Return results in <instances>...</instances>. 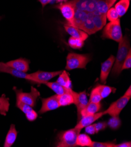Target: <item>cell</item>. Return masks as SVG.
I'll return each instance as SVG.
<instances>
[{
	"label": "cell",
	"mask_w": 131,
	"mask_h": 147,
	"mask_svg": "<svg viewBox=\"0 0 131 147\" xmlns=\"http://www.w3.org/2000/svg\"><path fill=\"white\" fill-rule=\"evenodd\" d=\"M104 115H105V111L98 112L94 114L82 117L81 119H80V121L75 125V128L78 129H80L81 131L82 128H85V127L88 126L90 124H93L95 121H96L97 120L100 119V117H102Z\"/></svg>",
	"instance_id": "11"
},
{
	"label": "cell",
	"mask_w": 131,
	"mask_h": 147,
	"mask_svg": "<svg viewBox=\"0 0 131 147\" xmlns=\"http://www.w3.org/2000/svg\"><path fill=\"white\" fill-rule=\"evenodd\" d=\"M30 61L25 58H19L5 63L7 65L18 71L26 73L30 69Z\"/></svg>",
	"instance_id": "13"
},
{
	"label": "cell",
	"mask_w": 131,
	"mask_h": 147,
	"mask_svg": "<svg viewBox=\"0 0 131 147\" xmlns=\"http://www.w3.org/2000/svg\"><path fill=\"white\" fill-rule=\"evenodd\" d=\"M42 107L38 113L44 114L48 111L54 110L60 107L58 100V95L55 94L45 98H41Z\"/></svg>",
	"instance_id": "9"
},
{
	"label": "cell",
	"mask_w": 131,
	"mask_h": 147,
	"mask_svg": "<svg viewBox=\"0 0 131 147\" xmlns=\"http://www.w3.org/2000/svg\"><path fill=\"white\" fill-rule=\"evenodd\" d=\"M130 49V42L127 35L123 36L122 40L119 42V48L116 55L114 65L112 68V75L113 76H119L122 72V66L125 58Z\"/></svg>",
	"instance_id": "1"
},
{
	"label": "cell",
	"mask_w": 131,
	"mask_h": 147,
	"mask_svg": "<svg viewBox=\"0 0 131 147\" xmlns=\"http://www.w3.org/2000/svg\"><path fill=\"white\" fill-rule=\"evenodd\" d=\"M77 93V92L72 90L70 93H67L61 95H58V100L60 107L69 106L71 105L74 104L75 97Z\"/></svg>",
	"instance_id": "16"
},
{
	"label": "cell",
	"mask_w": 131,
	"mask_h": 147,
	"mask_svg": "<svg viewBox=\"0 0 131 147\" xmlns=\"http://www.w3.org/2000/svg\"><path fill=\"white\" fill-rule=\"evenodd\" d=\"M54 7L61 11L63 17L67 20V24L72 26L74 25L75 8L72 1L61 3Z\"/></svg>",
	"instance_id": "6"
},
{
	"label": "cell",
	"mask_w": 131,
	"mask_h": 147,
	"mask_svg": "<svg viewBox=\"0 0 131 147\" xmlns=\"http://www.w3.org/2000/svg\"><path fill=\"white\" fill-rule=\"evenodd\" d=\"M115 143L114 142H96L92 141L90 147H115Z\"/></svg>",
	"instance_id": "30"
},
{
	"label": "cell",
	"mask_w": 131,
	"mask_h": 147,
	"mask_svg": "<svg viewBox=\"0 0 131 147\" xmlns=\"http://www.w3.org/2000/svg\"><path fill=\"white\" fill-rule=\"evenodd\" d=\"M0 20H1V17H0Z\"/></svg>",
	"instance_id": "38"
},
{
	"label": "cell",
	"mask_w": 131,
	"mask_h": 147,
	"mask_svg": "<svg viewBox=\"0 0 131 147\" xmlns=\"http://www.w3.org/2000/svg\"><path fill=\"white\" fill-rule=\"evenodd\" d=\"M101 107L102 106L100 102H99V103H94V102H88L87 105L82 110L81 112V117H82L85 115L95 114L99 112L101 109Z\"/></svg>",
	"instance_id": "19"
},
{
	"label": "cell",
	"mask_w": 131,
	"mask_h": 147,
	"mask_svg": "<svg viewBox=\"0 0 131 147\" xmlns=\"http://www.w3.org/2000/svg\"><path fill=\"white\" fill-rule=\"evenodd\" d=\"M10 108L9 98L6 97L5 94H3L0 97V114L3 115H6Z\"/></svg>",
	"instance_id": "24"
},
{
	"label": "cell",
	"mask_w": 131,
	"mask_h": 147,
	"mask_svg": "<svg viewBox=\"0 0 131 147\" xmlns=\"http://www.w3.org/2000/svg\"><path fill=\"white\" fill-rule=\"evenodd\" d=\"M101 38L112 39L119 42L123 38L120 20L118 19L113 22H109L107 24L104 28Z\"/></svg>",
	"instance_id": "4"
},
{
	"label": "cell",
	"mask_w": 131,
	"mask_h": 147,
	"mask_svg": "<svg viewBox=\"0 0 131 147\" xmlns=\"http://www.w3.org/2000/svg\"><path fill=\"white\" fill-rule=\"evenodd\" d=\"M124 95L126 96H128V97H131V87H130V86L129 87V88L128 89V90H126V92H125V93L124 94Z\"/></svg>",
	"instance_id": "37"
},
{
	"label": "cell",
	"mask_w": 131,
	"mask_h": 147,
	"mask_svg": "<svg viewBox=\"0 0 131 147\" xmlns=\"http://www.w3.org/2000/svg\"><path fill=\"white\" fill-rule=\"evenodd\" d=\"M43 84H45L49 88H50V89L52 91H54L57 95H61L64 93H70L72 91V89H68V88H67L61 85L56 82H45Z\"/></svg>",
	"instance_id": "18"
},
{
	"label": "cell",
	"mask_w": 131,
	"mask_h": 147,
	"mask_svg": "<svg viewBox=\"0 0 131 147\" xmlns=\"http://www.w3.org/2000/svg\"><path fill=\"white\" fill-rule=\"evenodd\" d=\"M131 146V142H124L119 144H115V147H130Z\"/></svg>",
	"instance_id": "35"
},
{
	"label": "cell",
	"mask_w": 131,
	"mask_h": 147,
	"mask_svg": "<svg viewBox=\"0 0 131 147\" xmlns=\"http://www.w3.org/2000/svg\"><path fill=\"white\" fill-rule=\"evenodd\" d=\"M102 100V98L100 96L98 91L96 88H94L90 94V98L89 102H94V103H99Z\"/></svg>",
	"instance_id": "28"
},
{
	"label": "cell",
	"mask_w": 131,
	"mask_h": 147,
	"mask_svg": "<svg viewBox=\"0 0 131 147\" xmlns=\"http://www.w3.org/2000/svg\"><path fill=\"white\" fill-rule=\"evenodd\" d=\"M92 141L91 138L85 134H79L76 140V146H90Z\"/></svg>",
	"instance_id": "23"
},
{
	"label": "cell",
	"mask_w": 131,
	"mask_h": 147,
	"mask_svg": "<svg viewBox=\"0 0 131 147\" xmlns=\"http://www.w3.org/2000/svg\"><path fill=\"white\" fill-rule=\"evenodd\" d=\"M14 90L16 93L17 100H19L32 107L35 106L37 100L40 96L39 92L36 88L31 86L30 93L23 92L22 89H17L16 87H14Z\"/></svg>",
	"instance_id": "5"
},
{
	"label": "cell",
	"mask_w": 131,
	"mask_h": 147,
	"mask_svg": "<svg viewBox=\"0 0 131 147\" xmlns=\"http://www.w3.org/2000/svg\"><path fill=\"white\" fill-rule=\"evenodd\" d=\"M25 116H26V119L28 121H35L37 119L38 114H37V113L35 110H32L31 111H29L28 113L25 114Z\"/></svg>",
	"instance_id": "32"
},
{
	"label": "cell",
	"mask_w": 131,
	"mask_h": 147,
	"mask_svg": "<svg viewBox=\"0 0 131 147\" xmlns=\"http://www.w3.org/2000/svg\"><path fill=\"white\" fill-rule=\"evenodd\" d=\"M130 99V97L124 95L122 97L112 102L108 109L104 111L105 114H109L111 117L119 116V114L126 106Z\"/></svg>",
	"instance_id": "8"
},
{
	"label": "cell",
	"mask_w": 131,
	"mask_h": 147,
	"mask_svg": "<svg viewBox=\"0 0 131 147\" xmlns=\"http://www.w3.org/2000/svg\"><path fill=\"white\" fill-rule=\"evenodd\" d=\"M115 57L113 55L110 56L107 61L101 64V70L100 74V81L102 83L106 84L108 77L112 70Z\"/></svg>",
	"instance_id": "10"
},
{
	"label": "cell",
	"mask_w": 131,
	"mask_h": 147,
	"mask_svg": "<svg viewBox=\"0 0 131 147\" xmlns=\"http://www.w3.org/2000/svg\"><path fill=\"white\" fill-rule=\"evenodd\" d=\"M130 4V0H120L115 6V9L117 12L119 17L124 16L127 12Z\"/></svg>",
	"instance_id": "20"
},
{
	"label": "cell",
	"mask_w": 131,
	"mask_h": 147,
	"mask_svg": "<svg viewBox=\"0 0 131 147\" xmlns=\"http://www.w3.org/2000/svg\"><path fill=\"white\" fill-rule=\"evenodd\" d=\"M64 26L66 32L72 37L82 39L83 41L86 40L87 38H88V34L75 26L71 25L67 23L65 24Z\"/></svg>",
	"instance_id": "15"
},
{
	"label": "cell",
	"mask_w": 131,
	"mask_h": 147,
	"mask_svg": "<svg viewBox=\"0 0 131 147\" xmlns=\"http://www.w3.org/2000/svg\"><path fill=\"white\" fill-rule=\"evenodd\" d=\"M131 67V49L129 51V52L122 66V70L125 69H129Z\"/></svg>",
	"instance_id": "31"
},
{
	"label": "cell",
	"mask_w": 131,
	"mask_h": 147,
	"mask_svg": "<svg viewBox=\"0 0 131 147\" xmlns=\"http://www.w3.org/2000/svg\"><path fill=\"white\" fill-rule=\"evenodd\" d=\"M0 73H5L8 74L16 77L18 78L25 79L27 80L30 81V77L29 74H26V73L18 71L13 67L7 65L5 63L0 62Z\"/></svg>",
	"instance_id": "12"
},
{
	"label": "cell",
	"mask_w": 131,
	"mask_h": 147,
	"mask_svg": "<svg viewBox=\"0 0 131 147\" xmlns=\"http://www.w3.org/2000/svg\"><path fill=\"white\" fill-rule=\"evenodd\" d=\"M80 129L76 128L61 131L58 135L57 147H74L76 146V140L80 133Z\"/></svg>",
	"instance_id": "3"
},
{
	"label": "cell",
	"mask_w": 131,
	"mask_h": 147,
	"mask_svg": "<svg viewBox=\"0 0 131 147\" xmlns=\"http://www.w3.org/2000/svg\"><path fill=\"white\" fill-rule=\"evenodd\" d=\"M56 82L67 88H68V89H72L71 80L68 73L65 70H62L59 75V77H58Z\"/></svg>",
	"instance_id": "21"
},
{
	"label": "cell",
	"mask_w": 131,
	"mask_h": 147,
	"mask_svg": "<svg viewBox=\"0 0 131 147\" xmlns=\"http://www.w3.org/2000/svg\"><path fill=\"white\" fill-rule=\"evenodd\" d=\"M16 106L20 110H21L25 114H26L27 113H28L29 111H30L32 110H33L32 107H31L30 106H29L26 104L24 103V102H22L19 100H17V101H16Z\"/></svg>",
	"instance_id": "29"
},
{
	"label": "cell",
	"mask_w": 131,
	"mask_h": 147,
	"mask_svg": "<svg viewBox=\"0 0 131 147\" xmlns=\"http://www.w3.org/2000/svg\"><path fill=\"white\" fill-rule=\"evenodd\" d=\"M107 19H108V21L110 22H113L116 20H117L119 18V17L118 14L115 10V8L111 7L107 11L106 14Z\"/></svg>",
	"instance_id": "27"
},
{
	"label": "cell",
	"mask_w": 131,
	"mask_h": 147,
	"mask_svg": "<svg viewBox=\"0 0 131 147\" xmlns=\"http://www.w3.org/2000/svg\"><path fill=\"white\" fill-rule=\"evenodd\" d=\"M94 125L95 127L96 133H99V132L100 131H102V130L106 129L107 127H108V124L105 121L95 123V124H94Z\"/></svg>",
	"instance_id": "33"
},
{
	"label": "cell",
	"mask_w": 131,
	"mask_h": 147,
	"mask_svg": "<svg viewBox=\"0 0 131 147\" xmlns=\"http://www.w3.org/2000/svg\"><path fill=\"white\" fill-rule=\"evenodd\" d=\"M88 100L87 97V94L86 91L82 92L77 93L75 97L74 105L76 106L77 109V114L78 120L81 119V112L82 110L88 103Z\"/></svg>",
	"instance_id": "14"
},
{
	"label": "cell",
	"mask_w": 131,
	"mask_h": 147,
	"mask_svg": "<svg viewBox=\"0 0 131 147\" xmlns=\"http://www.w3.org/2000/svg\"><path fill=\"white\" fill-rule=\"evenodd\" d=\"M68 44L72 48L80 49L84 45V41L82 39L71 36L68 40Z\"/></svg>",
	"instance_id": "25"
},
{
	"label": "cell",
	"mask_w": 131,
	"mask_h": 147,
	"mask_svg": "<svg viewBox=\"0 0 131 147\" xmlns=\"http://www.w3.org/2000/svg\"><path fill=\"white\" fill-rule=\"evenodd\" d=\"M108 125L112 129H118L121 125V121L119 116H113L107 123Z\"/></svg>",
	"instance_id": "26"
},
{
	"label": "cell",
	"mask_w": 131,
	"mask_h": 147,
	"mask_svg": "<svg viewBox=\"0 0 131 147\" xmlns=\"http://www.w3.org/2000/svg\"><path fill=\"white\" fill-rule=\"evenodd\" d=\"M62 70L55 71H45L38 70L34 73L29 74L30 77V81L38 83L43 84L45 82H48L52 78L59 76Z\"/></svg>",
	"instance_id": "7"
},
{
	"label": "cell",
	"mask_w": 131,
	"mask_h": 147,
	"mask_svg": "<svg viewBox=\"0 0 131 147\" xmlns=\"http://www.w3.org/2000/svg\"><path fill=\"white\" fill-rule=\"evenodd\" d=\"M17 134H18V132L16 129V125L14 124H11L10 125V129L7 134L4 146V147L12 146L17 139Z\"/></svg>",
	"instance_id": "17"
},
{
	"label": "cell",
	"mask_w": 131,
	"mask_h": 147,
	"mask_svg": "<svg viewBox=\"0 0 131 147\" xmlns=\"http://www.w3.org/2000/svg\"><path fill=\"white\" fill-rule=\"evenodd\" d=\"M38 1L41 4L42 7H44L48 4L52 3V0H38Z\"/></svg>",
	"instance_id": "36"
},
{
	"label": "cell",
	"mask_w": 131,
	"mask_h": 147,
	"mask_svg": "<svg viewBox=\"0 0 131 147\" xmlns=\"http://www.w3.org/2000/svg\"><path fill=\"white\" fill-rule=\"evenodd\" d=\"M85 131L86 132V133L91 134V135H94L95 134H96V131L95 127L94 124H90L88 126H86L85 127Z\"/></svg>",
	"instance_id": "34"
},
{
	"label": "cell",
	"mask_w": 131,
	"mask_h": 147,
	"mask_svg": "<svg viewBox=\"0 0 131 147\" xmlns=\"http://www.w3.org/2000/svg\"><path fill=\"white\" fill-rule=\"evenodd\" d=\"M91 60L89 54H78L69 53L67 57L65 69L72 70L75 69H86V66Z\"/></svg>",
	"instance_id": "2"
},
{
	"label": "cell",
	"mask_w": 131,
	"mask_h": 147,
	"mask_svg": "<svg viewBox=\"0 0 131 147\" xmlns=\"http://www.w3.org/2000/svg\"><path fill=\"white\" fill-rule=\"evenodd\" d=\"M95 88L102 99L109 96L112 93H115L116 90L114 87L106 85H97Z\"/></svg>",
	"instance_id": "22"
}]
</instances>
